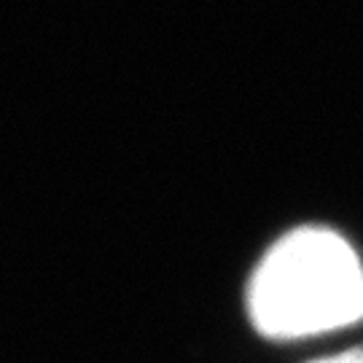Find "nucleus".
<instances>
[{
    "label": "nucleus",
    "mask_w": 363,
    "mask_h": 363,
    "mask_svg": "<svg viewBox=\"0 0 363 363\" xmlns=\"http://www.w3.org/2000/svg\"><path fill=\"white\" fill-rule=\"evenodd\" d=\"M312 363H363V350H347V352H339V355L320 358V361H312Z\"/></svg>",
    "instance_id": "f03ea898"
},
{
    "label": "nucleus",
    "mask_w": 363,
    "mask_h": 363,
    "mask_svg": "<svg viewBox=\"0 0 363 363\" xmlns=\"http://www.w3.org/2000/svg\"><path fill=\"white\" fill-rule=\"evenodd\" d=\"M250 320L269 339L328 334L363 318V264L355 247L325 226L280 237L247 288Z\"/></svg>",
    "instance_id": "f257e3e1"
}]
</instances>
